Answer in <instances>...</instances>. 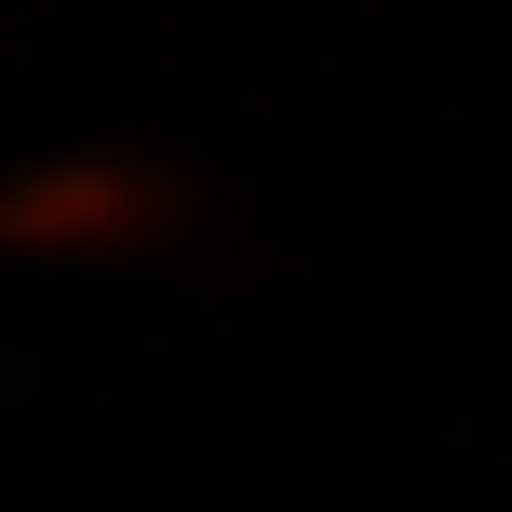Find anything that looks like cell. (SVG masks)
I'll use <instances>...</instances> for the list:
<instances>
[{
	"label": "cell",
	"instance_id": "6da1fadb",
	"mask_svg": "<svg viewBox=\"0 0 512 512\" xmlns=\"http://www.w3.org/2000/svg\"><path fill=\"white\" fill-rule=\"evenodd\" d=\"M176 230H189V176L135 149H41L0 176V256H27V270H108Z\"/></svg>",
	"mask_w": 512,
	"mask_h": 512
}]
</instances>
